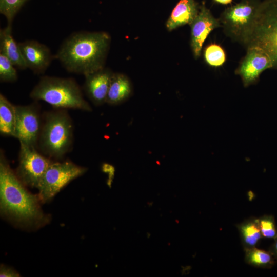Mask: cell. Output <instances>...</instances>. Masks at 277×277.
Returning <instances> with one entry per match:
<instances>
[{"label": "cell", "instance_id": "obj_1", "mask_svg": "<svg viewBox=\"0 0 277 277\" xmlns=\"http://www.w3.org/2000/svg\"><path fill=\"white\" fill-rule=\"evenodd\" d=\"M25 186L11 168L8 162L1 151V213L23 226L39 227L47 223L49 218L41 208L38 196L29 192Z\"/></svg>", "mask_w": 277, "mask_h": 277}, {"label": "cell", "instance_id": "obj_2", "mask_svg": "<svg viewBox=\"0 0 277 277\" xmlns=\"http://www.w3.org/2000/svg\"><path fill=\"white\" fill-rule=\"evenodd\" d=\"M110 43L106 32H75L63 41L54 57L68 72L85 75L104 67Z\"/></svg>", "mask_w": 277, "mask_h": 277}, {"label": "cell", "instance_id": "obj_3", "mask_svg": "<svg viewBox=\"0 0 277 277\" xmlns=\"http://www.w3.org/2000/svg\"><path fill=\"white\" fill-rule=\"evenodd\" d=\"M35 101H43L60 109H75L92 111L89 104L84 99L82 90L72 78L44 76L30 93Z\"/></svg>", "mask_w": 277, "mask_h": 277}, {"label": "cell", "instance_id": "obj_4", "mask_svg": "<svg viewBox=\"0 0 277 277\" xmlns=\"http://www.w3.org/2000/svg\"><path fill=\"white\" fill-rule=\"evenodd\" d=\"M73 132L72 120L66 111L58 110L48 112L38 140L41 149L50 157H63L71 148Z\"/></svg>", "mask_w": 277, "mask_h": 277}, {"label": "cell", "instance_id": "obj_5", "mask_svg": "<svg viewBox=\"0 0 277 277\" xmlns=\"http://www.w3.org/2000/svg\"><path fill=\"white\" fill-rule=\"evenodd\" d=\"M244 46L263 49L270 57L273 68L277 69V0L261 2Z\"/></svg>", "mask_w": 277, "mask_h": 277}, {"label": "cell", "instance_id": "obj_6", "mask_svg": "<svg viewBox=\"0 0 277 277\" xmlns=\"http://www.w3.org/2000/svg\"><path fill=\"white\" fill-rule=\"evenodd\" d=\"M261 3L260 0H241L226 8L219 18L226 35L244 45L252 29Z\"/></svg>", "mask_w": 277, "mask_h": 277}, {"label": "cell", "instance_id": "obj_7", "mask_svg": "<svg viewBox=\"0 0 277 277\" xmlns=\"http://www.w3.org/2000/svg\"><path fill=\"white\" fill-rule=\"evenodd\" d=\"M87 170L70 161L52 162L37 187L40 201L45 203L50 201L66 185L82 175Z\"/></svg>", "mask_w": 277, "mask_h": 277}, {"label": "cell", "instance_id": "obj_8", "mask_svg": "<svg viewBox=\"0 0 277 277\" xmlns=\"http://www.w3.org/2000/svg\"><path fill=\"white\" fill-rule=\"evenodd\" d=\"M19 163L16 174L26 186L37 188L47 169L52 163L41 154L35 147L20 143Z\"/></svg>", "mask_w": 277, "mask_h": 277}, {"label": "cell", "instance_id": "obj_9", "mask_svg": "<svg viewBox=\"0 0 277 277\" xmlns=\"http://www.w3.org/2000/svg\"><path fill=\"white\" fill-rule=\"evenodd\" d=\"M35 104L15 106V137L20 143L36 147L42 125L39 111Z\"/></svg>", "mask_w": 277, "mask_h": 277}, {"label": "cell", "instance_id": "obj_10", "mask_svg": "<svg viewBox=\"0 0 277 277\" xmlns=\"http://www.w3.org/2000/svg\"><path fill=\"white\" fill-rule=\"evenodd\" d=\"M273 68L272 61L263 49L252 47L247 48V52L235 71L240 76L243 85L247 87L256 82L265 70Z\"/></svg>", "mask_w": 277, "mask_h": 277}, {"label": "cell", "instance_id": "obj_11", "mask_svg": "<svg viewBox=\"0 0 277 277\" xmlns=\"http://www.w3.org/2000/svg\"><path fill=\"white\" fill-rule=\"evenodd\" d=\"M191 28V48L195 58L201 55L203 43L211 31L221 27L219 19L215 18L205 3L200 5L199 13L189 25Z\"/></svg>", "mask_w": 277, "mask_h": 277}, {"label": "cell", "instance_id": "obj_12", "mask_svg": "<svg viewBox=\"0 0 277 277\" xmlns=\"http://www.w3.org/2000/svg\"><path fill=\"white\" fill-rule=\"evenodd\" d=\"M18 44L27 68L35 74L44 73L55 58L46 45L36 41L26 40Z\"/></svg>", "mask_w": 277, "mask_h": 277}, {"label": "cell", "instance_id": "obj_13", "mask_svg": "<svg viewBox=\"0 0 277 277\" xmlns=\"http://www.w3.org/2000/svg\"><path fill=\"white\" fill-rule=\"evenodd\" d=\"M113 73L103 68L85 76L84 90L91 102L98 106L106 103Z\"/></svg>", "mask_w": 277, "mask_h": 277}, {"label": "cell", "instance_id": "obj_14", "mask_svg": "<svg viewBox=\"0 0 277 277\" xmlns=\"http://www.w3.org/2000/svg\"><path fill=\"white\" fill-rule=\"evenodd\" d=\"M200 5L195 0H180L173 8L166 23V27L172 31L183 25H190L197 16Z\"/></svg>", "mask_w": 277, "mask_h": 277}, {"label": "cell", "instance_id": "obj_15", "mask_svg": "<svg viewBox=\"0 0 277 277\" xmlns=\"http://www.w3.org/2000/svg\"><path fill=\"white\" fill-rule=\"evenodd\" d=\"M0 53L6 56L15 67L21 70L27 68L19 44L12 36L11 25L0 30Z\"/></svg>", "mask_w": 277, "mask_h": 277}, {"label": "cell", "instance_id": "obj_16", "mask_svg": "<svg viewBox=\"0 0 277 277\" xmlns=\"http://www.w3.org/2000/svg\"><path fill=\"white\" fill-rule=\"evenodd\" d=\"M130 81L125 75L113 73L111 80L106 103L116 105L125 101L131 93Z\"/></svg>", "mask_w": 277, "mask_h": 277}, {"label": "cell", "instance_id": "obj_17", "mask_svg": "<svg viewBox=\"0 0 277 277\" xmlns=\"http://www.w3.org/2000/svg\"><path fill=\"white\" fill-rule=\"evenodd\" d=\"M15 106L0 94V132L3 135L15 137Z\"/></svg>", "mask_w": 277, "mask_h": 277}, {"label": "cell", "instance_id": "obj_18", "mask_svg": "<svg viewBox=\"0 0 277 277\" xmlns=\"http://www.w3.org/2000/svg\"><path fill=\"white\" fill-rule=\"evenodd\" d=\"M244 250L255 247L262 237L258 219L250 217L237 225Z\"/></svg>", "mask_w": 277, "mask_h": 277}, {"label": "cell", "instance_id": "obj_19", "mask_svg": "<svg viewBox=\"0 0 277 277\" xmlns=\"http://www.w3.org/2000/svg\"><path fill=\"white\" fill-rule=\"evenodd\" d=\"M246 263L258 268H270L274 263V258L269 251L253 247L245 250Z\"/></svg>", "mask_w": 277, "mask_h": 277}, {"label": "cell", "instance_id": "obj_20", "mask_svg": "<svg viewBox=\"0 0 277 277\" xmlns=\"http://www.w3.org/2000/svg\"><path fill=\"white\" fill-rule=\"evenodd\" d=\"M204 57L207 64L214 67L222 66L226 60L225 51L221 46L216 44H211L205 48Z\"/></svg>", "mask_w": 277, "mask_h": 277}, {"label": "cell", "instance_id": "obj_21", "mask_svg": "<svg viewBox=\"0 0 277 277\" xmlns=\"http://www.w3.org/2000/svg\"><path fill=\"white\" fill-rule=\"evenodd\" d=\"M29 0H0V13L7 21V25H12L17 13Z\"/></svg>", "mask_w": 277, "mask_h": 277}, {"label": "cell", "instance_id": "obj_22", "mask_svg": "<svg viewBox=\"0 0 277 277\" xmlns=\"http://www.w3.org/2000/svg\"><path fill=\"white\" fill-rule=\"evenodd\" d=\"M18 75L15 66L3 54L0 53V80L2 82H14Z\"/></svg>", "mask_w": 277, "mask_h": 277}, {"label": "cell", "instance_id": "obj_23", "mask_svg": "<svg viewBox=\"0 0 277 277\" xmlns=\"http://www.w3.org/2000/svg\"><path fill=\"white\" fill-rule=\"evenodd\" d=\"M258 223L263 237L274 239L277 236V230L273 216L264 215L258 219Z\"/></svg>", "mask_w": 277, "mask_h": 277}, {"label": "cell", "instance_id": "obj_24", "mask_svg": "<svg viewBox=\"0 0 277 277\" xmlns=\"http://www.w3.org/2000/svg\"><path fill=\"white\" fill-rule=\"evenodd\" d=\"M1 277H17L19 276V273L13 268L1 265L0 267Z\"/></svg>", "mask_w": 277, "mask_h": 277}, {"label": "cell", "instance_id": "obj_25", "mask_svg": "<svg viewBox=\"0 0 277 277\" xmlns=\"http://www.w3.org/2000/svg\"><path fill=\"white\" fill-rule=\"evenodd\" d=\"M269 252L277 261V236L274 238V242L270 247Z\"/></svg>", "mask_w": 277, "mask_h": 277}, {"label": "cell", "instance_id": "obj_26", "mask_svg": "<svg viewBox=\"0 0 277 277\" xmlns=\"http://www.w3.org/2000/svg\"><path fill=\"white\" fill-rule=\"evenodd\" d=\"M215 2L223 4V5H227L231 3L232 1V0H213Z\"/></svg>", "mask_w": 277, "mask_h": 277}]
</instances>
